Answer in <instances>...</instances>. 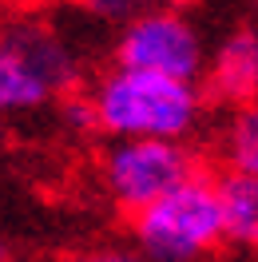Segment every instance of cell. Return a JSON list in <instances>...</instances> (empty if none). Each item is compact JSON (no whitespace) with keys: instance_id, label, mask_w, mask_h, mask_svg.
Masks as SVG:
<instances>
[{"instance_id":"obj_6","label":"cell","mask_w":258,"mask_h":262,"mask_svg":"<svg viewBox=\"0 0 258 262\" xmlns=\"http://www.w3.org/2000/svg\"><path fill=\"white\" fill-rule=\"evenodd\" d=\"M203 80H207V92L219 103H250L258 88V36L254 28H234L226 36L214 60H207L203 68Z\"/></svg>"},{"instance_id":"obj_7","label":"cell","mask_w":258,"mask_h":262,"mask_svg":"<svg viewBox=\"0 0 258 262\" xmlns=\"http://www.w3.org/2000/svg\"><path fill=\"white\" fill-rule=\"evenodd\" d=\"M214 195H219L226 246H254V238H258V175L226 171L223 179H214Z\"/></svg>"},{"instance_id":"obj_4","label":"cell","mask_w":258,"mask_h":262,"mask_svg":"<svg viewBox=\"0 0 258 262\" xmlns=\"http://www.w3.org/2000/svg\"><path fill=\"white\" fill-rule=\"evenodd\" d=\"M195 171H203V167L187 139L123 135V139H112V147L99 159L103 191L123 214H135L151 199L171 191L175 183L191 179Z\"/></svg>"},{"instance_id":"obj_1","label":"cell","mask_w":258,"mask_h":262,"mask_svg":"<svg viewBox=\"0 0 258 262\" xmlns=\"http://www.w3.org/2000/svg\"><path fill=\"white\" fill-rule=\"evenodd\" d=\"M83 99L92 127L112 139L123 135L191 139L207 115V96L195 80H175L127 64L107 68Z\"/></svg>"},{"instance_id":"obj_3","label":"cell","mask_w":258,"mask_h":262,"mask_svg":"<svg viewBox=\"0 0 258 262\" xmlns=\"http://www.w3.org/2000/svg\"><path fill=\"white\" fill-rule=\"evenodd\" d=\"M131 238L147 262H207L226 246L214 179L195 171L191 179L139 207L131 214Z\"/></svg>"},{"instance_id":"obj_13","label":"cell","mask_w":258,"mask_h":262,"mask_svg":"<svg viewBox=\"0 0 258 262\" xmlns=\"http://www.w3.org/2000/svg\"><path fill=\"white\" fill-rule=\"evenodd\" d=\"M0 139H4V119H0Z\"/></svg>"},{"instance_id":"obj_9","label":"cell","mask_w":258,"mask_h":262,"mask_svg":"<svg viewBox=\"0 0 258 262\" xmlns=\"http://www.w3.org/2000/svg\"><path fill=\"white\" fill-rule=\"evenodd\" d=\"M80 8L96 20V24L119 28V24H127L131 16H139L143 8H151V0H80Z\"/></svg>"},{"instance_id":"obj_12","label":"cell","mask_w":258,"mask_h":262,"mask_svg":"<svg viewBox=\"0 0 258 262\" xmlns=\"http://www.w3.org/2000/svg\"><path fill=\"white\" fill-rule=\"evenodd\" d=\"M0 262H8V250H4V243H0Z\"/></svg>"},{"instance_id":"obj_10","label":"cell","mask_w":258,"mask_h":262,"mask_svg":"<svg viewBox=\"0 0 258 262\" xmlns=\"http://www.w3.org/2000/svg\"><path fill=\"white\" fill-rule=\"evenodd\" d=\"M76 262H147L139 250H123V246H103V250H88Z\"/></svg>"},{"instance_id":"obj_5","label":"cell","mask_w":258,"mask_h":262,"mask_svg":"<svg viewBox=\"0 0 258 262\" xmlns=\"http://www.w3.org/2000/svg\"><path fill=\"white\" fill-rule=\"evenodd\" d=\"M115 64L147 68L175 80H203L207 68V44L203 32L175 8H143L139 16L119 24L115 40Z\"/></svg>"},{"instance_id":"obj_11","label":"cell","mask_w":258,"mask_h":262,"mask_svg":"<svg viewBox=\"0 0 258 262\" xmlns=\"http://www.w3.org/2000/svg\"><path fill=\"white\" fill-rule=\"evenodd\" d=\"M44 4H52V0H0V8H8V12H32V8H44Z\"/></svg>"},{"instance_id":"obj_2","label":"cell","mask_w":258,"mask_h":262,"mask_svg":"<svg viewBox=\"0 0 258 262\" xmlns=\"http://www.w3.org/2000/svg\"><path fill=\"white\" fill-rule=\"evenodd\" d=\"M80 83V56L52 20L16 16L0 20V119L44 112L52 99Z\"/></svg>"},{"instance_id":"obj_8","label":"cell","mask_w":258,"mask_h":262,"mask_svg":"<svg viewBox=\"0 0 258 262\" xmlns=\"http://www.w3.org/2000/svg\"><path fill=\"white\" fill-rule=\"evenodd\" d=\"M219 151H223V163L230 167V171H250V175H258V115H254L250 103H239L234 115L226 119Z\"/></svg>"}]
</instances>
